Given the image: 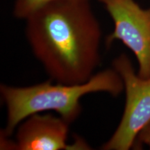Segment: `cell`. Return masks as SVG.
Instances as JSON below:
<instances>
[{
	"instance_id": "4",
	"label": "cell",
	"mask_w": 150,
	"mask_h": 150,
	"mask_svg": "<svg viewBox=\"0 0 150 150\" xmlns=\"http://www.w3.org/2000/svg\"><path fill=\"white\" fill-rule=\"evenodd\" d=\"M114 24L113 31L106 38V47L120 40L136 56L138 74L150 76V7L142 8L135 0H98Z\"/></svg>"
},
{
	"instance_id": "2",
	"label": "cell",
	"mask_w": 150,
	"mask_h": 150,
	"mask_svg": "<svg viewBox=\"0 0 150 150\" xmlns=\"http://www.w3.org/2000/svg\"><path fill=\"white\" fill-rule=\"evenodd\" d=\"M123 91L122 79L113 67L96 73L85 83L74 85L54 84L51 80L25 87L1 84L0 93L7 110L3 136L10 137L26 118L47 110H54L72 123L80 115V99L84 95L106 93L116 97Z\"/></svg>"
},
{
	"instance_id": "6",
	"label": "cell",
	"mask_w": 150,
	"mask_h": 150,
	"mask_svg": "<svg viewBox=\"0 0 150 150\" xmlns=\"http://www.w3.org/2000/svg\"><path fill=\"white\" fill-rule=\"evenodd\" d=\"M60 0H15L13 14L19 20H25L30 15L43 6ZM74 1H90V0H74Z\"/></svg>"
},
{
	"instance_id": "3",
	"label": "cell",
	"mask_w": 150,
	"mask_h": 150,
	"mask_svg": "<svg viewBox=\"0 0 150 150\" xmlns=\"http://www.w3.org/2000/svg\"><path fill=\"white\" fill-rule=\"evenodd\" d=\"M112 67L122 79L126 102L117 128L101 149L128 150L134 147L140 131L150 122V76L142 78L137 74L125 54L114 59Z\"/></svg>"
},
{
	"instance_id": "5",
	"label": "cell",
	"mask_w": 150,
	"mask_h": 150,
	"mask_svg": "<svg viewBox=\"0 0 150 150\" xmlns=\"http://www.w3.org/2000/svg\"><path fill=\"white\" fill-rule=\"evenodd\" d=\"M70 122L61 116L35 113L24 120L18 126L15 150L88 149L89 146L81 140L67 145Z\"/></svg>"
},
{
	"instance_id": "7",
	"label": "cell",
	"mask_w": 150,
	"mask_h": 150,
	"mask_svg": "<svg viewBox=\"0 0 150 150\" xmlns=\"http://www.w3.org/2000/svg\"><path fill=\"white\" fill-rule=\"evenodd\" d=\"M142 145H147L150 149V122L140 131L134 147H140Z\"/></svg>"
},
{
	"instance_id": "1",
	"label": "cell",
	"mask_w": 150,
	"mask_h": 150,
	"mask_svg": "<svg viewBox=\"0 0 150 150\" xmlns=\"http://www.w3.org/2000/svg\"><path fill=\"white\" fill-rule=\"evenodd\" d=\"M25 21L30 47L52 80L74 85L95 74L101 63L102 30L90 1H53Z\"/></svg>"
}]
</instances>
